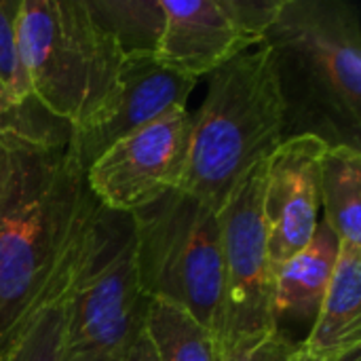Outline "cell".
Instances as JSON below:
<instances>
[{
  "label": "cell",
  "instance_id": "cell-18",
  "mask_svg": "<svg viewBox=\"0 0 361 361\" xmlns=\"http://www.w3.org/2000/svg\"><path fill=\"white\" fill-rule=\"evenodd\" d=\"M4 135L36 144L66 146L72 140V125L53 116L36 97H17L0 80V137Z\"/></svg>",
  "mask_w": 361,
  "mask_h": 361
},
{
  "label": "cell",
  "instance_id": "cell-23",
  "mask_svg": "<svg viewBox=\"0 0 361 361\" xmlns=\"http://www.w3.org/2000/svg\"><path fill=\"white\" fill-rule=\"evenodd\" d=\"M353 361H361V355H357V357H355V360Z\"/></svg>",
  "mask_w": 361,
  "mask_h": 361
},
{
  "label": "cell",
  "instance_id": "cell-22",
  "mask_svg": "<svg viewBox=\"0 0 361 361\" xmlns=\"http://www.w3.org/2000/svg\"><path fill=\"white\" fill-rule=\"evenodd\" d=\"M121 361H157V355H154V349H152V345H150L148 334H144V336L127 351V355Z\"/></svg>",
  "mask_w": 361,
  "mask_h": 361
},
{
  "label": "cell",
  "instance_id": "cell-1",
  "mask_svg": "<svg viewBox=\"0 0 361 361\" xmlns=\"http://www.w3.org/2000/svg\"><path fill=\"white\" fill-rule=\"evenodd\" d=\"M95 203L70 144L0 137V351L66 271Z\"/></svg>",
  "mask_w": 361,
  "mask_h": 361
},
{
  "label": "cell",
  "instance_id": "cell-17",
  "mask_svg": "<svg viewBox=\"0 0 361 361\" xmlns=\"http://www.w3.org/2000/svg\"><path fill=\"white\" fill-rule=\"evenodd\" d=\"M93 19L118 42L125 57L154 55L163 30L161 0H85Z\"/></svg>",
  "mask_w": 361,
  "mask_h": 361
},
{
  "label": "cell",
  "instance_id": "cell-2",
  "mask_svg": "<svg viewBox=\"0 0 361 361\" xmlns=\"http://www.w3.org/2000/svg\"><path fill=\"white\" fill-rule=\"evenodd\" d=\"M262 44L283 106V142L361 150V17L347 0H281Z\"/></svg>",
  "mask_w": 361,
  "mask_h": 361
},
{
  "label": "cell",
  "instance_id": "cell-12",
  "mask_svg": "<svg viewBox=\"0 0 361 361\" xmlns=\"http://www.w3.org/2000/svg\"><path fill=\"white\" fill-rule=\"evenodd\" d=\"M338 250V237L319 220L313 239L296 256L275 267L273 324L277 330L286 332L288 326L313 328L332 281Z\"/></svg>",
  "mask_w": 361,
  "mask_h": 361
},
{
  "label": "cell",
  "instance_id": "cell-19",
  "mask_svg": "<svg viewBox=\"0 0 361 361\" xmlns=\"http://www.w3.org/2000/svg\"><path fill=\"white\" fill-rule=\"evenodd\" d=\"M21 0H0V80L21 99L34 97L19 47Z\"/></svg>",
  "mask_w": 361,
  "mask_h": 361
},
{
  "label": "cell",
  "instance_id": "cell-21",
  "mask_svg": "<svg viewBox=\"0 0 361 361\" xmlns=\"http://www.w3.org/2000/svg\"><path fill=\"white\" fill-rule=\"evenodd\" d=\"M357 355H361V351H355V353H351V355H347V357H343V360L326 357V355H319V353L309 351L302 343H296L294 349H292V353H290V357H288V361H353Z\"/></svg>",
  "mask_w": 361,
  "mask_h": 361
},
{
  "label": "cell",
  "instance_id": "cell-20",
  "mask_svg": "<svg viewBox=\"0 0 361 361\" xmlns=\"http://www.w3.org/2000/svg\"><path fill=\"white\" fill-rule=\"evenodd\" d=\"M294 345L286 332L273 330L256 338L220 345L218 361H288Z\"/></svg>",
  "mask_w": 361,
  "mask_h": 361
},
{
  "label": "cell",
  "instance_id": "cell-14",
  "mask_svg": "<svg viewBox=\"0 0 361 361\" xmlns=\"http://www.w3.org/2000/svg\"><path fill=\"white\" fill-rule=\"evenodd\" d=\"M319 190L324 222L341 243L361 247V150L326 148Z\"/></svg>",
  "mask_w": 361,
  "mask_h": 361
},
{
  "label": "cell",
  "instance_id": "cell-7",
  "mask_svg": "<svg viewBox=\"0 0 361 361\" xmlns=\"http://www.w3.org/2000/svg\"><path fill=\"white\" fill-rule=\"evenodd\" d=\"M262 186L264 163L247 173L218 212L224 262L220 345L277 330L273 324L275 267L262 220Z\"/></svg>",
  "mask_w": 361,
  "mask_h": 361
},
{
  "label": "cell",
  "instance_id": "cell-6",
  "mask_svg": "<svg viewBox=\"0 0 361 361\" xmlns=\"http://www.w3.org/2000/svg\"><path fill=\"white\" fill-rule=\"evenodd\" d=\"M19 47L32 95L72 127L106 99L125 61L85 0H21Z\"/></svg>",
  "mask_w": 361,
  "mask_h": 361
},
{
  "label": "cell",
  "instance_id": "cell-9",
  "mask_svg": "<svg viewBox=\"0 0 361 361\" xmlns=\"http://www.w3.org/2000/svg\"><path fill=\"white\" fill-rule=\"evenodd\" d=\"M190 144V112L176 110L112 144L85 171L93 199L133 214L180 186Z\"/></svg>",
  "mask_w": 361,
  "mask_h": 361
},
{
  "label": "cell",
  "instance_id": "cell-5",
  "mask_svg": "<svg viewBox=\"0 0 361 361\" xmlns=\"http://www.w3.org/2000/svg\"><path fill=\"white\" fill-rule=\"evenodd\" d=\"M131 216L142 292L186 311L220 343L224 262L218 214L173 188Z\"/></svg>",
  "mask_w": 361,
  "mask_h": 361
},
{
  "label": "cell",
  "instance_id": "cell-11",
  "mask_svg": "<svg viewBox=\"0 0 361 361\" xmlns=\"http://www.w3.org/2000/svg\"><path fill=\"white\" fill-rule=\"evenodd\" d=\"M326 144L302 135L279 144L264 161L262 220L273 267L296 256L319 224L322 157Z\"/></svg>",
  "mask_w": 361,
  "mask_h": 361
},
{
  "label": "cell",
  "instance_id": "cell-4",
  "mask_svg": "<svg viewBox=\"0 0 361 361\" xmlns=\"http://www.w3.org/2000/svg\"><path fill=\"white\" fill-rule=\"evenodd\" d=\"M148 296L135 267L127 212L91 209L63 290V361H121L146 334Z\"/></svg>",
  "mask_w": 361,
  "mask_h": 361
},
{
  "label": "cell",
  "instance_id": "cell-15",
  "mask_svg": "<svg viewBox=\"0 0 361 361\" xmlns=\"http://www.w3.org/2000/svg\"><path fill=\"white\" fill-rule=\"evenodd\" d=\"M146 334L157 361H218L220 343L186 311L150 300L146 315Z\"/></svg>",
  "mask_w": 361,
  "mask_h": 361
},
{
  "label": "cell",
  "instance_id": "cell-3",
  "mask_svg": "<svg viewBox=\"0 0 361 361\" xmlns=\"http://www.w3.org/2000/svg\"><path fill=\"white\" fill-rule=\"evenodd\" d=\"M203 104L190 114L180 190L216 214L283 142V106L269 49L258 44L207 74Z\"/></svg>",
  "mask_w": 361,
  "mask_h": 361
},
{
  "label": "cell",
  "instance_id": "cell-13",
  "mask_svg": "<svg viewBox=\"0 0 361 361\" xmlns=\"http://www.w3.org/2000/svg\"><path fill=\"white\" fill-rule=\"evenodd\" d=\"M302 345L319 355L343 360L361 351V247L341 243L332 281Z\"/></svg>",
  "mask_w": 361,
  "mask_h": 361
},
{
  "label": "cell",
  "instance_id": "cell-8",
  "mask_svg": "<svg viewBox=\"0 0 361 361\" xmlns=\"http://www.w3.org/2000/svg\"><path fill=\"white\" fill-rule=\"evenodd\" d=\"M281 0H161L154 59L192 78L262 44Z\"/></svg>",
  "mask_w": 361,
  "mask_h": 361
},
{
  "label": "cell",
  "instance_id": "cell-16",
  "mask_svg": "<svg viewBox=\"0 0 361 361\" xmlns=\"http://www.w3.org/2000/svg\"><path fill=\"white\" fill-rule=\"evenodd\" d=\"M72 258L66 271L51 286L44 302L27 317V322L0 351V361H63V326H66L63 290H66Z\"/></svg>",
  "mask_w": 361,
  "mask_h": 361
},
{
  "label": "cell",
  "instance_id": "cell-10",
  "mask_svg": "<svg viewBox=\"0 0 361 361\" xmlns=\"http://www.w3.org/2000/svg\"><path fill=\"white\" fill-rule=\"evenodd\" d=\"M197 78L165 68L154 55H129L123 61L116 85L106 99L78 125L72 127L70 148L87 171L112 144L159 121L186 110Z\"/></svg>",
  "mask_w": 361,
  "mask_h": 361
}]
</instances>
